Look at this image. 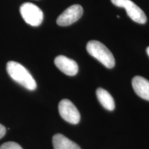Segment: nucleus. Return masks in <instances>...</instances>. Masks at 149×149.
I'll use <instances>...</instances> for the list:
<instances>
[{
    "mask_svg": "<svg viewBox=\"0 0 149 149\" xmlns=\"http://www.w3.org/2000/svg\"><path fill=\"white\" fill-rule=\"evenodd\" d=\"M86 50L89 55L95 57L108 68L115 66V61L113 54L107 46L98 41L92 40L88 42Z\"/></svg>",
    "mask_w": 149,
    "mask_h": 149,
    "instance_id": "f03ea898",
    "label": "nucleus"
},
{
    "mask_svg": "<svg viewBox=\"0 0 149 149\" xmlns=\"http://www.w3.org/2000/svg\"><path fill=\"white\" fill-rule=\"evenodd\" d=\"M132 86L136 94L149 101V81L141 76H135L132 80Z\"/></svg>",
    "mask_w": 149,
    "mask_h": 149,
    "instance_id": "6e6552de",
    "label": "nucleus"
},
{
    "mask_svg": "<svg viewBox=\"0 0 149 149\" xmlns=\"http://www.w3.org/2000/svg\"><path fill=\"white\" fill-rule=\"evenodd\" d=\"M7 72L14 81L19 84L29 91H34L37 88V84L34 78L26 68L19 63L10 61L7 63Z\"/></svg>",
    "mask_w": 149,
    "mask_h": 149,
    "instance_id": "f257e3e1",
    "label": "nucleus"
},
{
    "mask_svg": "<svg viewBox=\"0 0 149 149\" xmlns=\"http://www.w3.org/2000/svg\"><path fill=\"white\" fill-rule=\"evenodd\" d=\"M6 132V130L5 126L0 124V139L2 138L3 136L5 135Z\"/></svg>",
    "mask_w": 149,
    "mask_h": 149,
    "instance_id": "f8f14e48",
    "label": "nucleus"
},
{
    "mask_svg": "<svg viewBox=\"0 0 149 149\" xmlns=\"http://www.w3.org/2000/svg\"><path fill=\"white\" fill-rule=\"evenodd\" d=\"M116 6L126 9L128 17L137 23L144 24L146 22L147 18L145 13L137 5L131 0H111Z\"/></svg>",
    "mask_w": 149,
    "mask_h": 149,
    "instance_id": "20e7f679",
    "label": "nucleus"
},
{
    "mask_svg": "<svg viewBox=\"0 0 149 149\" xmlns=\"http://www.w3.org/2000/svg\"><path fill=\"white\" fill-rule=\"evenodd\" d=\"M59 113L61 118L72 124H77L80 121V113L73 103L64 99L59 104Z\"/></svg>",
    "mask_w": 149,
    "mask_h": 149,
    "instance_id": "39448f33",
    "label": "nucleus"
},
{
    "mask_svg": "<svg viewBox=\"0 0 149 149\" xmlns=\"http://www.w3.org/2000/svg\"><path fill=\"white\" fill-rule=\"evenodd\" d=\"M97 97L102 107L108 111H113L115 109V101L113 97L107 91L99 88L96 91Z\"/></svg>",
    "mask_w": 149,
    "mask_h": 149,
    "instance_id": "9d476101",
    "label": "nucleus"
},
{
    "mask_svg": "<svg viewBox=\"0 0 149 149\" xmlns=\"http://www.w3.org/2000/svg\"><path fill=\"white\" fill-rule=\"evenodd\" d=\"M20 13L24 21L32 26H38L44 19L42 10L32 3H23L20 7Z\"/></svg>",
    "mask_w": 149,
    "mask_h": 149,
    "instance_id": "7ed1b4c3",
    "label": "nucleus"
},
{
    "mask_svg": "<svg viewBox=\"0 0 149 149\" xmlns=\"http://www.w3.org/2000/svg\"><path fill=\"white\" fill-rule=\"evenodd\" d=\"M146 53H147V54H148V55L149 56V46L146 48Z\"/></svg>",
    "mask_w": 149,
    "mask_h": 149,
    "instance_id": "ddd939ff",
    "label": "nucleus"
},
{
    "mask_svg": "<svg viewBox=\"0 0 149 149\" xmlns=\"http://www.w3.org/2000/svg\"><path fill=\"white\" fill-rule=\"evenodd\" d=\"M54 149H81L73 141L61 134H56L53 137Z\"/></svg>",
    "mask_w": 149,
    "mask_h": 149,
    "instance_id": "1a4fd4ad",
    "label": "nucleus"
},
{
    "mask_svg": "<svg viewBox=\"0 0 149 149\" xmlns=\"http://www.w3.org/2000/svg\"><path fill=\"white\" fill-rule=\"evenodd\" d=\"M83 15V8L79 4L70 6L58 17L57 24L60 26H67L77 21Z\"/></svg>",
    "mask_w": 149,
    "mask_h": 149,
    "instance_id": "423d86ee",
    "label": "nucleus"
},
{
    "mask_svg": "<svg viewBox=\"0 0 149 149\" xmlns=\"http://www.w3.org/2000/svg\"><path fill=\"white\" fill-rule=\"evenodd\" d=\"M55 64L61 72L68 76L75 75L79 70L75 61L64 55L57 56L55 59Z\"/></svg>",
    "mask_w": 149,
    "mask_h": 149,
    "instance_id": "0eeeda50",
    "label": "nucleus"
},
{
    "mask_svg": "<svg viewBox=\"0 0 149 149\" xmlns=\"http://www.w3.org/2000/svg\"><path fill=\"white\" fill-rule=\"evenodd\" d=\"M0 149H23L22 146L17 143L13 142V141H8V142L3 143L0 146Z\"/></svg>",
    "mask_w": 149,
    "mask_h": 149,
    "instance_id": "9b49d317",
    "label": "nucleus"
}]
</instances>
